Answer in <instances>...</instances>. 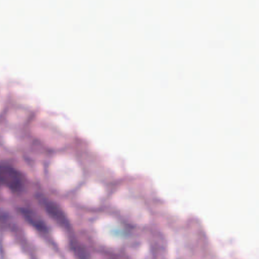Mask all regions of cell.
<instances>
[{"mask_svg":"<svg viewBox=\"0 0 259 259\" xmlns=\"http://www.w3.org/2000/svg\"><path fill=\"white\" fill-rule=\"evenodd\" d=\"M37 199L39 201V204L45 208L47 213L58 224H60L63 227H68L69 222L68 219L63 211V209L59 206L58 203L51 200L50 198L44 196V195H37Z\"/></svg>","mask_w":259,"mask_h":259,"instance_id":"7a4b0ae2","label":"cell"},{"mask_svg":"<svg viewBox=\"0 0 259 259\" xmlns=\"http://www.w3.org/2000/svg\"><path fill=\"white\" fill-rule=\"evenodd\" d=\"M0 184L5 185L12 191L18 192L22 189L23 181L15 169L0 164Z\"/></svg>","mask_w":259,"mask_h":259,"instance_id":"6da1fadb","label":"cell"},{"mask_svg":"<svg viewBox=\"0 0 259 259\" xmlns=\"http://www.w3.org/2000/svg\"><path fill=\"white\" fill-rule=\"evenodd\" d=\"M21 214L23 215V218L32 226L34 227L36 230H38L39 232H47L48 228L46 223L41 220V218L34 212L32 209L30 208H20L19 209Z\"/></svg>","mask_w":259,"mask_h":259,"instance_id":"3957f363","label":"cell"}]
</instances>
